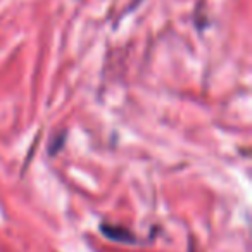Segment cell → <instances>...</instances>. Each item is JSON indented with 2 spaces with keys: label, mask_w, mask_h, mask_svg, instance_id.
Masks as SVG:
<instances>
[{
  "label": "cell",
  "mask_w": 252,
  "mask_h": 252,
  "mask_svg": "<svg viewBox=\"0 0 252 252\" xmlns=\"http://www.w3.org/2000/svg\"><path fill=\"white\" fill-rule=\"evenodd\" d=\"M138 2H140V0H137V2H135V4H138Z\"/></svg>",
  "instance_id": "cell-2"
},
{
  "label": "cell",
  "mask_w": 252,
  "mask_h": 252,
  "mask_svg": "<svg viewBox=\"0 0 252 252\" xmlns=\"http://www.w3.org/2000/svg\"><path fill=\"white\" fill-rule=\"evenodd\" d=\"M64 140H66V137H64V135H61V138L59 137H56L54 138V144L50 145V154H56L57 151H59L61 147H63V144H64Z\"/></svg>",
  "instance_id": "cell-1"
}]
</instances>
